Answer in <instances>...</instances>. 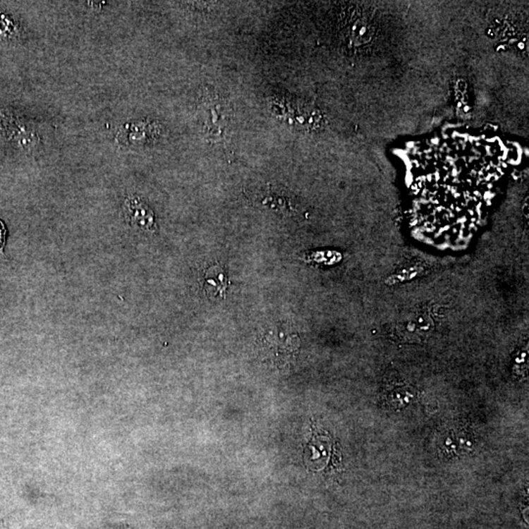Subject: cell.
Here are the masks:
<instances>
[{
    "label": "cell",
    "instance_id": "cell-1",
    "mask_svg": "<svg viewBox=\"0 0 529 529\" xmlns=\"http://www.w3.org/2000/svg\"><path fill=\"white\" fill-rule=\"evenodd\" d=\"M202 106L206 114L204 132L212 141L225 140L231 123V108L228 100L213 90L204 92Z\"/></svg>",
    "mask_w": 529,
    "mask_h": 529
},
{
    "label": "cell",
    "instance_id": "cell-2",
    "mask_svg": "<svg viewBox=\"0 0 529 529\" xmlns=\"http://www.w3.org/2000/svg\"><path fill=\"white\" fill-rule=\"evenodd\" d=\"M400 334L404 335L407 339L417 340L423 339L427 335L432 332L433 329V320L427 311L412 312L404 317L398 327Z\"/></svg>",
    "mask_w": 529,
    "mask_h": 529
},
{
    "label": "cell",
    "instance_id": "cell-3",
    "mask_svg": "<svg viewBox=\"0 0 529 529\" xmlns=\"http://www.w3.org/2000/svg\"><path fill=\"white\" fill-rule=\"evenodd\" d=\"M126 213L133 225L142 231L154 233L157 229L155 216L147 204L138 198L128 199L126 202Z\"/></svg>",
    "mask_w": 529,
    "mask_h": 529
},
{
    "label": "cell",
    "instance_id": "cell-4",
    "mask_svg": "<svg viewBox=\"0 0 529 529\" xmlns=\"http://www.w3.org/2000/svg\"><path fill=\"white\" fill-rule=\"evenodd\" d=\"M229 284L228 274L220 264L209 267L203 274V291L210 298H225Z\"/></svg>",
    "mask_w": 529,
    "mask_h": 529
},
{
    "label": "cell",
    "instance_id": "cell-5",
    "mask_svg": "<svg viewBox=\"0 0 529 529\" xmlns=\"http://www.w3.org/2000/svg\"><path fill=\"white\" fill-rule=\"evenodd\" d=\"M5 228L4 224H2V221H0V249H1V247L4 246V241H5Z\"/></svg>",
    "mask_w": 529,
    "mask_h": 529
},
{
    "label": "cell",
    "instance_id": "cell-6",
    "mask_svg": "<svg viewBox=\"0 0 529 529\" xmlns=\"http://www.w3.org/2000/svg\"><path fill=\"white\" fill-rule=\"evenodd\" d=\"M518 47H520L521 49H525V44H523V42H521L520 44H518Z\"/></svg>",
    "mask_w": 529,
    "mask_h": 529
},
{
    "label": "cell",
    "instance_id": "cell-7",
    "mask_svg": "<svg viewBox=\"0 0 529 529\" xmlns=\"http://www.w3.org/2000/svg\"><path fill=\"white\" fill-rule=\"evenodd\" d=\"M360 32H361V35H364L365 32H366V28H362V30L361 31H360Z\"/></svg>",
    "mask_w": 529,
    "mask_h": 529
}]
</instances>
